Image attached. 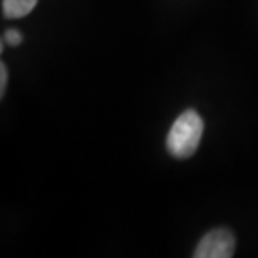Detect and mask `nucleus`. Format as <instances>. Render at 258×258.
Segmentation results:
<instances>
[{"instance_id":"nucleus-1","label":"nucleus","mask_w":258,"mask_h":258,"mask_svg":"<svg viewBox=\"0 0 258 258\" xmlns=\"http://www.w3.org/2000/svg\"><path fill=\"white\" fill-rule=\"evenodd\" d=\"M203 119L193 109L184 111L173 122L169 134L166 138L168 151L178 159H186L193 156L200 146L201 136H203Z\"/></svg>"},{"instance_id":"nucleus-2","label":"nucleus","mask_w":258,"mask_h":258,"mask_svg":"<svg viewBox=\"0 0 258 258\" xmlns=\"http://www.w3.org/2000/svg\"><path fill=\"white\" fill-rule=\"evenodd\" d=\"M236 241L230 230L216 228L200 240L193 256L195 258H230L235 255Z\"/></svg>"},{"instance_id":"nucleus-3","label":"nucleus","mask_w":258,"mask_h":258,"mask_svg":"<svg viewBox=\"0 0 258 258\" xmlns=\"http://www.w3.org/2000/svg\"><path fill=\"white\" fill-rule=\"evenodd\" d=\"M39 0H2L5 19H22L35 9Z\"/></svg>"},{"instance_id":"nucleus-4","label":"nucleus","mask_w":258,"mask_h":258,"mask_svg":"<svg viewBox=\"0 0 258 258\" xmlns=\"http://www.w3.org/2000/svg\"><path fill=\"white\" fill-rule=\"evenodd\" d=\"M4 44L10 45V47H17V45L22 44V34L15 29H9L7 32L4 34V39H2Z\"/></svg>"},{"instance_id":"nucleus-5","label":"nucleus","mask_w":258,"mask_h":258,"mask_svg":"<svg viewBox=\"0 0 258 258\" xmlns=\"http://www.w3.org/2000/svg\"><path fill=\"white\" fill-rule=\"evenodd\" d=\"M7 67L5 64H0V97L5 94V87H7Z\"/></svg>"}]
</instances>
